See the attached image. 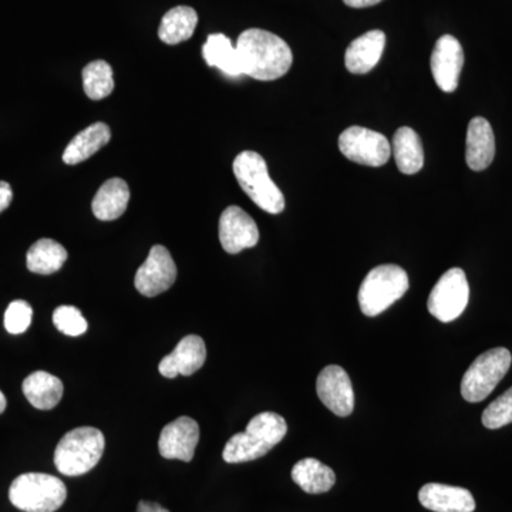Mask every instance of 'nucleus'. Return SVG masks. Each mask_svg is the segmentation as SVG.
Segmentation results:
<instances>
[{
	"label": "nucleus",
	"instance_id": "10",
	"mask_svg": "<svg viewBox=\"0 0 512 512\" xmlns=\"http://www.w3.org/2000/svg\"><path fill=\"white\" fill-rule=\"evenodd\" d=\"M177 279V266L170 251L163 245L151 248L150 255L143 265L138 268L134 285L143 296L154 298L171 286Z\"/></svg>",
	"mask_w": 512,
	"mask_h": 512
},
{
	"label": "nucleus",
	"instance_id": "17",
	"mask_svg": "<svg viewBox=\"0 0 512 512\" xmlns=\"http://www.w3.org/2000/svg\"><path fill=\"white\" fill-rule=\"evenodd\" d=\"M495 157L493 127L484 117H474L468 124L466 161L470 170L484 171Z\"/></svg>",
	"mask_w": 512,
	"mask_h": 512
},
{
	"label": "nucleus",
	"instance_id": "24",
	"mask_svg": "<svg viewBox=\"0 0 512 512\" xmlns=\"http://www.w3.org/2000/svg\"><path fill=\"white\" fill-rule=\"evenodd\" d=\"M393 154L403 174H417L424 165V151L419 134L410 127H402L393 137Z\"/></svg>",
	"mask_w": 512,
	"mask_h": 512
},
{
	"label": "nucleus",
	"instance_id": "4",
	"mask_svg": "<svg viewBox=\"0 0 512 512\" xmlns=\"http://www.w3.org/2000/svg\"><path fill=\"white\" fill-rule=\"evenodd\" d=\"M103 433L94 427H79L64 434L55 451L57 471L63 476L79 477L99 464L104 453Z\"/></svg>",
	"mask_w": 512,
	"mask_h": 512
},
{
	"label": "nucleus",
	"instance_id": "32",
	"mask_svg": "<svg viewBox=\"0 0 512 512\" xmlns=\"http://www.w3.org/2000/svg\"><path fill=\"white\" fill-rule=\"evenodd\" d=\"M137 512H170L161 507L160 504L150 503V501H140L138 504Z\"/></svg>",
	"mask_w": 512,
	"mask_h": 512
},
{
	"label": "nucleus",
	"instance_id": "7",
	"mask_svg": "<svg viewBox=\"0 0 512 512\" xmlns=\"http://www.w3.org/2000/svg\"><path fill=\"white\" fill-rule=\"evenodd\" d=\"M512 356L510 350L495 348L487 350L474 360L461 382V394L470 403L483 402L494 392L497 384L510 370Z\"/></svg>",
	"mask_w": 512,
	"mask_h": 512
},
{
	"label": "nucleus",
	"instance_id": "2",
	"mask_svg": "<svg viewBox=\"0 0 512 512\" xmlns=\"http://www.w3.org/2000/svg\"><path fill=\"white\" fill-rule=\"evenodd\" d=\"M288 433L284 417L272 412L258 414L244 433H237L225 444L222 457L229 464L248 463L266 456Z\"/></svg>",
	"mask_w": 512,
	"mask_h": 512
},
{
	"label": "nucleus",
	"instance_id": "29",
	"mask_svg": "<svg viewBox=\"0 0 512 512\" xmlns=\"http://www.w3.org/2000/svg\"><path fill=\"white\" fill-rule=\"evenodd\" d=\"M512 423V387L503 396L495 399L483 413V424L487 429L497 430Z\"/></svg>",
	"mask_w": 512,
	"mask_h": 512
},
{
	"label": "nucleus",
	"instance_id": "1",
	"mask_svg": "<svg viewBox=\"0 0 512 512\" xmlns=\"http://www.w3.org/2000/svg\"><path fill=\"white\" fill-rule=\"evenodd\" d=\"M242 73L261 82L281 79L291 69V47L281 37L262 29H248L238 37Z\"/></svg>",
	"mask_w": 512,
	"mask_h": 512
},
{
	"label": "nucleus",
	"instance_id": "11",
	"mask_svg": "<svg viewBox=\"0 0 512 512\" xmlns=\"http://www.w3.org/2000/svg\"><path fill=\"white\" fill-rule=\"evenodd\" d=\"M316 392L320 402L339 417H348L355 409V392L345 369L340 366H326L319 373Z\"/></svg>",
	"mask_w": 512,
	"mask_h": 512
},
{
	"label": "nucleus",
	"instance_id": "34",
	"mask_svg": "<svg viewBox=\"0 0 512 512\" xmlns=\"http://www.w3.org/2000/svg\"><path fill=\"white\" fill-rule=\"evenodd\" d=\"M6 404H8V402H6L5 394H3L2 392H0V414H2L3 412H5V410H6Z\"/></svg>",
	"mask_w": 512,
	"mask_h": 512
},
{
	"label": "nucleus",
	"instance_id": "33",
	"mask_svg": "<svg viewBox=\"0 0 512 512\" xmlns=\"http://www.w3.org/2000/svg\"><path fill=\"white\" fill-rule=\"evenodd\" d=\"M346 5L350 6V8L362 9V8H370V6H375L377 3L382 2V0H343Z\"/></svg>",
	"mask_w": 512,
	"mask_h": 512
},
{
	"label": "nucleus",
	"instance_id": "25",
	"mask_svg": "<svg viewBox=\"0 0 512 512\" xmlns=\"http://www.w3.org/2000/svg\"><path fill=\"white\" fill-rule=\"evenodd\" d=\"M198 15L190 6H177L168 10L161 20L158 36L165 45H178L191 39L197 28Z\"/></svg>",
	"mask_w": 512,
	"mask_h": 512
},
{
	"label": "nucleus",
	"instance_id": "26",
	"mask_svg": "<svg viewBox=\"0 0 512 512\" xmlns=\"http://www.w3.org/2000/svg\"><path fill=\"white\" fill-rule=\"evenodd\" d=\"M67 251L59 242L43 238L30 247L26 255V265L33 274L52 275L60 271L67 261Z\"/></svg>",
	"mask_w": 512,
	"mask_h": 512
},
{
	"label": "nucleus",
	"instance_id": "8",
	"mask_svg": "<svg viewBox=\"0 0 512 512\" xmlns=\"http://www.w3.org/2000/svg\"><path fill=\"white\" fill-rule=\"evenodd\" d=\"M470 301V285L463 269H448L434 286L427 308L440 322H453L466 311Z\"/></svg>",
	"mask_w": 512,
	"mask_h": 512
},
{
	"label": "nucleus",
	"instance_id": "14",
	"mask_svg": "<svg viewBox=\"0 0 512 512\" xmlns=\"http://www.w3.org/2000/svg\"><path fill=\"white\" fill-rule=\"evenodd\" d=\"M220 241L225 252L239 254L258 244V227L247 212L237 205H231L220 218Z\"/></svg>",
	"mask_w": 512,
	"mask_h": 512
},
{
	"label": "nucleus",
	"instance_id": "31",
	"mask_svg": "<svg viewBox=\"0 0 512 512\" xmlns=\"http://www.w3.org/2000/svg\"><path fill=\"white\" fill-rule=\"evenodd\" d=\"M13 200L12 187L5 181H0V212L8 210Z\"/></svg>",
	"mask_w": 512,
	"mask_h": 512
},
{
	"label": "nucleus",
	"instance_id": "19",
	"mask_svg": "<svg viewBox=\"0 0 512 512\" xmlns=\"http://www.w3.org/2000/svg\"><path fill=\"white\" fill-rule=\"evenodd\" d=\"M130 201V190L126 181L121 178H111L101 185L94 197L92 210L94 217L100 221L119 220L127 210Z\"/></svg>",
	"mask_w": 512,
	"mask_h": 512
},
{
	"label": "nucleus",
	"instance_id": "9",
	"mask_svg": "<svg viewBox=\"0 0 512 512\" xmlns=\"http://www.w3.org/2000/svg\"><path fill=\"white\" fill-rule=\"evenodd\" d=\"M339 150L348 160L367 167H382L392 156V147L383 134L359 126L340 134Z\"/></svg>",
	"mask_w": 512,
	"mask_h": 512
},
{
	"label": "nucleus",
	"instance_id": "12",
	"mask_svg": "<svg viewBox=\"0 0 512 512\" xmlns=\"http://www.w3.org/2000/svg\"><path fill=\"white\" fill-rule=\"evenodd\" d=\"M463 66L464 52L460 42L451 35L441 36L431 53V73L437 86L446 93L456 92Z\"/></svg>",
	"mask_w": 512,
	"mask_h": 512
},
{
	"label": "nucleus",
	"instance_id": "3",
	"mask_svg": "<svg viewBox=\"0 0 512 512\" xmlns=\"http://www.w3.org/2000/svg\"><path fill=\"white\" fill-rule=\"evenodd\" d=\"M235 178L245 194L268 214L278 215L285 210V197L269 177L264 157L255 151H242L234 160Z\"/></svg>",
	"mask_w": 512,
	"mask_h": 512
},
{
	"label": "nucleus",
	"instance_id": "18",
	"mask_svg": "<svg viewBox=\"0 0 512 512\" xmlns=\"http://www.w3.org/2000/svg\"><path fill=\"white\" fill-rule=\"evenodd\" d=\"M386 46V35L382 30H370L357 37L346 50V69L353 74H366L375 69Z\"/></svg>",
	"mask_w": 512,
	"mask_h": 512
},
{
	"label": "nucleus",
	"instance_id": "5",
	"mask_svg": "<svg viewBox=\"0 0 512 512\" xmlns=\"http://www.w3.org/2000/svg\"><path fill=\"white\" fill-rule=\"evenodd\" d=\"M409 276L397 265H380L367 274L359 289L363 315L375 318L409 291Z\"/></svg>",
	"mask_w": 512,
	"mask_h": 512
},
{
	"label": "nucleus",
	"instance_id": "16",
	"mask_svg": "<svg viewBox=\"0 0 512 512\" xmlns=\"http://www.w3.org/2000/svg\"><path fill=\"white\" fill-rule=\"evenodd\" d=\"M419 501L424 508L433 512H473L476 501L466 488L431 483L421 487Z\"/></svg>",
	"mask_w": 512,
	"mask_h": 512
},
{
	"label": "nucleus",
	"instance_id": "21",
	"mask_svg": "<svg viewBox=\"0 0 512 512\" xmlns=\"http://www.w3.org/2000/svg\"><path fill=\"white\" fill-rule=\"evenodd\" d=\"M28 402L37 410H52L63 397V383L47 372H35L26 377L22 386Z\"/></svg>",
	"mask_w": 512,
	"mask_h": 512
},
{
	"label": "nucleus",
	"instance_id": "15",
	"mask_svg": "<svg viewBox=\"0 0 512 512\" xmlns=\"http://www.w3.org/2000/svg\"><path fill=\"white\" fill-rule=\"evenodd\" d=\"M207 360L205 342L197 335L185 336L177 348L165 356L158 366L161 375L167 379L177 376H191L204 366Z\"/></svg>",
	"mask_w": 512,
	"mask_h": 512
},
{
	"label": "nucleus",
	"instance_id": "6",
	"mask_svg": "<svg viewBox=\"0 0 512 512\" xmlns=\"http://www.w3.org/2000/svg\"><path fill=\"white\" fill-rule=\"evenodd\" d=\"M67 498L60 478L42 473L22 474L10 485V503L25 512H55Z\"/></svg>",
	"mask_w": 512,
	"mask_h": 512
},
{
	"label": "nucleus",
	"instance_id": "30",
	"mask_svg": "<svg viewBox=\"0 0 512 512\" xmlns=\"http://www.w3.org/2000/svg\"><path fill=\"white\" fill-rule=\"evenodd\" d=\"M33 309L26 301H13L5 312V328L10 335L25 333L32 325Z\"/></svg>",
	"mask_w": 512,
	"mask_h": 512
},
{
	"label": "nucleus",
	"instance_id": "20",
	"mask_svg": "<svg viewBox=\"0 0 512 512\" xmlns=\"http://www.w3.org/2000/svg\"><path fill=\"white\" fill-rule=\"evenodd\" d=\"M111 130L107 124L96 123L84 128L70 141L63 153V161L67 165H76L89 160L97 151L109 144Z\"/></svg>",
	"mask_w": 512,
	"mask_h": 512
},
{
	"label": "nucleus",
	"instance_id": "22",
	"mask_svg": "<svg viewBox=\"0 0 512 512\" xmlns=\"http://www.w3.org/2000/svg\"><path fill=\"white\" fill-rule=\"evenodd\" d=\"M292 480L295 481L305 493H328L336 483L335 471L320 463L316 458H303L292 468Z\"/></svg>",
	"mask_w": 512,
	"mask_h": 512
},
{
	"label": "nucleus",
	"instance_id": "27",
	"mask_svg": "<svg viewBox=\"0 0 512 512\" xmlns=\"http://www.w3.org/2000/svg\"><path fill=\"white\" fill-rule=\"evenodd\" d=\"M84 93L94 101L106 99L114 90L113 69L104 60H96L83 69Z\"/></svg>",
	"mask_w": 512,
	"mask_h": 512
},
{
	"label": "nucleus",
	"instance_id": "28",
	"mask_svg": "<svg viewBox=\"0 0 512 512\" xmlns=\"http://www.w3.org/2000/svg\"><path fill=\"white\" fill-rule=\"evenodd\" d=\"M53 323H55L57 330H60L63 335L72 336V338L84 335L87 332V328H89L82 312L74 308V306L67 305L59 306L53 312Z\"/></svg>",
	"mask_w": 512,
	"mask_h": 512
},
{
	"label": "nucleus",
	"instance_id": "23",
	"mask_svg": "<svg viewBox=\"0 0 512 512\" xmlns=\"http://www.w3.org/2000/svg\"><path fill=\"white\" fill-rule=\"evenodd\" d=\"M202 55L208 66L217 67L227 76H244L237 46L232 45L229 37L221 33L208 36L207 42L202 47Z\"/></svg>",
	"mask_w": 512,
	"mask_h": 512
},
{
	"label": "nucleus",
	"instance_id": "13",
	"mask_svg": "<svg viewBox=\"0 0 512 512\" xmlns=\"http://www.w3.org/2000/svg\"><path fill=\"white\" fill-rule=\"evenodd\" d=\"M200 441V426L190 417L171 421L161 431L158 450L167 460H181L190 463Z\"/></svg>",
	"mask_w": 512,
	"mask_h": 512
}]
</instances>
